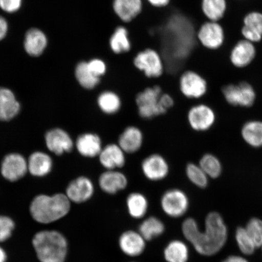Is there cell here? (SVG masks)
Listing matches in <instances>:
<instances>
[{"label": "cell", "instance_id": "obj_1", "mask_svg": "<svg viewBox=\"0 0 262 262\" xmlns=\"http://www.w3.org/2000/svg\"><path fill=\"white\" fill-rule=\"evenodd\" d=\"M182 233L198 253L211 256L224 248L228 239V229L224 219L217 212L209 213L205 229L201 231L195 219L187 218L183 222Z\"/></svg>", "mask_w": 262, "mask_h": 262}, {"label": "cell", "instance_id": "obj_2", "mask_svg": "<svg viewBox=\"0 0 262 262\" xmlns=\"http://www.w3.org/2000/svg\"><path fill=\"white\" fill-rule=\"evenodd\" d=\"M71 207V202L66 194L40 195L31 202L30 212L36 222L48 224L65 217Z\"/></svg>", "mask_w": 262, "mask_h": 262}, {"label": "cell", "instance_id": "obj_3", "mask_svg": "<svg viewBox=\"0 0 262 262\" xmlns=\"http://www.w3.org/2000/svg\"><path fill=\"white\" fill-rule=\"evenodd\" d=\"M37 257L41 262H64L68 243L64 235L56 231H42L32 240Z\"/></svg>", "mask_w": 262, "mask_h": 262}, {"label": "cell", "instance_id": "obj_4", "mask_svg": "<svg viewBox=\"0 0 262 262\" xmlns=\"http://www.w3.org/2000/svg\"><path fill=\"white\" fill-rule=\"evenodd\" d=\"M162 94L161 87L156 85L146 88L137 94V111L142 119L150 120L167 113L160 104V99Z\"/></svg>", "mask_w": 262, "mask_h": 262}, {"label": "cell", "instance_id": "obj_5", "mask_svg": "<svg viewBox=\"0 0 262 262\" xmlns=\"http://www.w3.org/2000/svg\"><path fill=\"white\" fill-rule=\"evenodd\" d=\"M160 206L162 211L168 217L179 218L188 210L189 198L182 189H169L162 195Z\"/></svg>", "mask_w": 262, "mask_h": 262}, {"label": "cell", "instance_id": "obj_6", "mask_svg": "<svg viewBox=\"0 0 262 262\" xmlns=\"http://www.w3.org/2000/svg\"><path fill=\"white\" fill-rule=\"evenodd\" d=\"M222 94L226 101L231 105L249 107L253 105L256 94L253 86L247 82L225 86Z\"/></svg>", "mask_w": 262, "mask_h": 262}, {"label": "cell", "instance_id": "obj_7", "mask_svg": "<svg viewBox=\"0 0 262 262\" xmlns=\"http://www.w3.org/2000/svg\"><path fill=\"white\" fill-rule=\"evenodd\" d=\"M180 91L189 99H200L208 91V84L205 78L194 71L185 72L179 80Z\"/></svg>", "mask_w": 262, "mask_h": 262}, {"label": "cell", "instance_id": "obj_8", "mask_svg": "<svg viewBox=\"0 0 262 262\" xmlns=\"http://www.w3.org/2000/svg\"><path fill=\"white\" fill-rule=\"evenodd\" d=\"M189 125L196 132H205L214 126L216 120L215 111L205 104H198L188 111Z\"/></svg>", "mask_w": 262, "mask_h": 262}, {"label": "cell", "instance_id": "obj_9", "mask_svg": "<svg viewBox=\"0 0 262 262\" xmlns=\"http://www.w3.org/2000/svg\"><path fill=\"white\" fill-rule=\"evenodd\" d=\"M141 170L145 178L149 181L160 182L169 176L170 167L165 157L154 153L143 160Z\"/></svg>", "mask_w": 262, "mask_h": 262}, {"label": "cell", "instance_id": "obj_10", "mask_svg": "<svg viewBox=\"0 0 262 262\" xmlns=\"http://www.w3.org/2000/svg\"><path fill=\"white\" fill-rule=\"evenodd\" d=\"M134 64L148 78H159L163 74L162 58L153 49H147L140 52L134 58Z\"/></svg>", "mask_w": 262, "mask_h": 262}, {"label": "cell", "instance_id": "obj_11", "mask_svg": "<svg viewBox=\"0 0 262 262\" xmlns=\"http://www.w3.org/2000/svg\"><path fill=\"white\" fill-rule=\"evenodd\" d=\"M95 190L96 188L93 180L87 176H80L70 183L66 195L71 202L83 204L93 198Z\"/></svg>", "mask_w": 262, "mask_h": 262}, {"label": "cell", "instance_id": "obj_12", "mask_svg": "<svg viewBox=\"0 0 262 262\" xmlns=\"http://www.w3.org/2000/svg\"><path fill=\"white\" fill-rule=\"evenodd\" d=\"M98 183L101 191L114 195L127 188L128 179L120 170H106L100 175Z\"/></svg>", "mask_w": 262, "mask_h": 262}, {"label": "cell", "instance_id": "obj_13", "mask_svg": "<svg viewBox=\"0 0 262 262\" xmlns=\"http://www.w3.org/2000/svg\"><path fill=\"white\" fill-rule=\"evenodd\" d=\"M126 155L117 143H113L103 147L98 158L105 170H120L126 165Z\"/></svg>", "mask_w": 262, "mask_h": 262}, {"label": "cell", "instance_id": "obj_14", "mask_svg": "<svg viewBox=\"0 0 262 262\" xmlns=\"http://www.w3.org/2000/svg\"><path fill=\"white\" fill-rule=\"evenodd\" d=\"M118 242L121 251L130 257L140 256L146 250V241L139 231L127 230L123 232Z\"/></svg>", "mask_w": 262, "mask_h": 262}, {"label": "cell", "instance_id": "obj_15", "mask_svg": "<svg viewBox=\"0 0 262 262\" xmlns=\"http://www.w3.org/2000/svg\"><path fill=\"white\" fill-rule=\"evenodd\" d=\"M28 170V163L20 155L11 154L6 156L2 162V173L11 182H15L26 175Z\"/></svg>", "mask_w": 262, "mask_h": 262}, {"label": "cell", "instance_id": "obj_16", "mask_svg": "<svg viewBox=\"0 0 262 262\" xmlns=\"http://www.w3.org/2000/svg\"><path fill=\"white\" fill-rule=\"evenodd\" d=\"M45 139L48 148L58 156L71 152L75 145L70 134L60 128L48 131Z\"/></svg>", "mask_w": 262, "mask_h": 262}, {"label": "cell", "instance_id": "obj_17", "mask_svg": "<svg viewBox=\"0 0 262 262\" xmlns=\"http://www.w3.org/2000/svg\"><path fill=\"white\" fill-rule=\"evenodd\" d=\"M75 146L78 153L86 158L98 157L103 148V142L98 134L85 133L81 134L75 141Z\"/></svg>", "mask_w": 262, "mask_h": 262}, {"label": "cell", "instance_id": "obj_18", "mask_svg": "<svg viewBox=\"0 0 262 262\" xmlns=\"http://www.w3.org/2000/svg\"><path fill=\"white\" fill-rule=\"evenodd\" d=\"M143 142L142 130L137 126H128L120 134L117 144L126 155H133L139 151Z\"/></svg>", "mask_w": 262, "mask_h": 262}, {"label": "cell", "instance_id": "obj_19", "mask_svg": "<svg viewBox=\"0 0 262 262\" xmlns=\"http://www.w3.org/2000/svg\"><path fill=\"white\" fill-rule=\"evenodd\" d=\"M198 38L206 48L211 49L221 47L224 40V32L220 25L216 22L206 23L200 29Z\"/></svg>", "mask_w": 262, "mask_h": 262}, {"label": "cell", "instance_id": "obj_20", "mask_svg": "<svg viewBox=\"0 0 262 262\" xmlns=\"http://www.w3.org/2000/svg\"><path fill=\"white\" fill-rule=\"evenodd\" d=\"M20 110L15 95L7 88H0V121L14 119Z\"/></svg>", "mask_w": 262, "mask_h": 262}, {"label": "cell", "instance_id": "obj_21", "mask_svg": "<svg viewBox=\"0 0 262 262\" xmlns=\"http://www.w3.org/2000/svg\"><path fill=\"white\" fill-rule=\"evenodd\" d=\"M255 49L252 42L242 40L235 45L231 54L232 63L237 68H244L250 64L255 57Z\"/></svg>", "mask_w": 262, "mask_h": 262}, {"label": "cell", "instance_id": "obj_22", "mask_svg": "<svg viewBox=\"0 0 262 262\" xmlns=\"http://www.w3.org/2000/svg\"><path fill=\"white\" fill-rule=\"evenodd\" d=\"M97 104L101 113L108 116H113L122 109V100L116 92L106 90L98 94Z\"/></svg>", "mask_w": 262, "mask_h": 262}, {"label": "cell", "instance_id": "obj_23", "mask_svg": "<svg viewBox=\"0 0 262 262\" xmlns=\"http://www.w3.org/2000/svg\"><path fill=\"white\" fill-rule=\"evenodd\" d=\"M114 11L124 22H129L138 15L142 8V0H114Z\"/></svg>", "mask_w": 262, "mask_h": 262}, {"label": "cell", "instance_id": "obj_24", "mask_svg": "<svg viewBox=\"0 0 262 262\" xmlns=\"http://www.w3.org/2000/svg\"><path fill=\"white\" fill-rule=\"evenodd\" d=\"M127 212L134 219L145 217L149 208V202L145 195L133 192L127 195L126 201Z\"/></svg>", "mask_w": 262, "mask_h": 262}, {"label": "cell", "instance_id": "obj_25", "mask_svg": "<svg viewBox=\"0 0 262 262\" xmlns=\"http://www.w3.org/2000/svg\"><path fill=\"white\" fill-rule=\"evenodd\" d=\"M242 138L249 146L254 148L262 147V122L252 120L246 122L242 127Z\"/></svg>", "mask_w": 262, "mask_h": 262}, {"label": "cell", "instance_id": "obj_26", "mask_svg": "<svg viewBox=\"0 0 262 262\" xmlns=\"http://www.w3.org/2000/svg\"><path fill=\"white\" fill-rule=\"evenodd\" d=\"M47 45V38L43 32L37 29H32L26 35L25 48L28 54L37 57L44 51Z\"/></svg>", "mask_w": 262, "mask_h": 262}, {"label": "cell", "instance_id": "obj_27", "mask_svg": "<svg viewBox=\"0 0 262 262\" xmlns=\"http://www.w3.org/2000/svg\"><path fill=\"white\" fill-rule=\"evenodd\" d=\"M189 255L188 246L177 239L170 241L164 248L163 257L166 262H188Z\"/></svg>", "mask_w": 262, "mask_h": 262}, {"label": "cell", "instance_id": "obj_28", "mask_svg": "<svg viewBox=\"0 0 262 262\" xmlns=\"http://www.w3.org/2000/svg\"><path fill=\"white\" fill-rule=\"evenodd\" d=\"M28 170L32 176L42 177L51 171L52 161L50 157L42 152H36L29 157Z\"/></svg>", "mask_w": 262, "mask_h": 262}, {"label": "cell", "instance_id": "obj_29", "mask_svg": "<svg viewBox=\"0 0 262 262\" xmlns=\"http://www.w3.org/2000/svg\"><path fill=\"white\" fill-rule=\"evenodd\" d=\"M165 229V224L159 218L150 216L141 223L138 231L146 241H150L161 236Z\"/></svg>", "mask_w": 262, "mask_h": 262}, {"label": "cell", "instance_id": "obj_30", "mask_svg": "<svg viewBox=\"0 0 262 262\" xmlns=\"http://www.w3.org/2000/svg\"><path fill=\"white\" fill-rule=\"evenodd\" d=\"M75 75L78 83L86 90L95 89L100 83L101 78L92 73L86 61H81L77 65Z\"/></svg>", "mask_w": 262, "mask_h": 262}, {"label": "cell", "instance_id": "obj_31", "mask_svg": "<svg viewBox=\"0 0 262 262\" xmlns=\"http://www.w3.org/2000/svg\"><path fill=\"white\" fill-rule=\"evenodd\" d=\"M110 45L114 53L121 54L129 51L130 42L127 29L123 26L118 27L111 36Z\"/></svg>", "mask_w": 262, "mask_h": 262}, {"label": "cell", "instance_id": "obj_32", "mask_svg": "<svg viewBox=\"0 0 262 262\" xmlns=\"http://www.w3.org/2000/svg\"><path fill=\"white\" fill-rule=\"evenodd\" d=\"M208 178L217 179L222 174L223 171L221 160L212 154H205L201 157L199 163Z\"/></svg>", "mask_w": 262, "mask_h": 262}, {"label": "cell", "instance_id": "obj_33", "mask_svg": "<svg viewBox=\"0 0 262 262\" xmlns=\"http://www.w3.org/2000/svg\"><path fill=\"white\" fill-rule=\"evenodd\" d=\"M227 8L225 0H203L202 10L211 21L216 22L224 16Z\"/></svg>", "mask_w": 262, "mask_h": 262}, {"label": "cell", "instance_id": "obj_34", "mask_svg": "<svg viewBox=\"0 0 262 262\" xmlns=\"http://www.w3.org/2000/svg\"><path fill=\"white\" fill-rule=\"evenodd\" d=\"M186 176L193 185L204 189L208 185V176L199 164L190 162L185 168Z\"/></svg>", "mask_w": 262, "mask_h": 262}, {"label": "cell", "instance_id": "obj_35", "mask_svg": "<svg viewBox=\"0 0 262 262\" xmlns=\"http://www.w3.org/2000/svg\"><path fill=\"white\" fill-rule=\"evenodd\" d=\"M235 240L238 248L245 255H250L254 254L256 247L245 228L238 227L235 232Z\"/></svg>", "mask_w": 262, "mask_h": 262}, {"label": "cell", "instance_id": "obj_36", "mask_svg": "<svg viewBox=\"0 0 262 262\" xmlns=\"http://www.w3.org/2000/svg\"><path fill=\"white\" fill-rule=\"evenodd\" d=\"M248 234L253 240L257 248L262 246V221L258 218H252L245 227Z\"/></svg>", "mask_w": 262, "mask_h": 262}, {"label": "cell", "instance_id": "obj_37", "mask_svg": "<svg viewBox=\"0 0 262 262\" xmlns=\"http://www.w3.org/2000/svg\"><path fill=\"white\" fill-rule=\"evenodd\" d=\"M15 228L14 222L7 216L0 215V242L7 241Z\"/></svg>", "mask_w": 262, "mask_h": 262}, {"label": "cell", "instance_id": "obj_38", "mask_svg": "<svg viewBox=\"0 0 262 262\" xmlns=\"http://www.w3.org/2000/svg\"><path fill=\"white\" fill-rule=\"evenodd\" d=\"M245 26L253 29L262 35V14L258 12H252L245 16Z\"/></svg>", "mask_w": 262, "mask_h": 262}, {"label": "cell", "instance_id": "obj_39", "mask_svg": "<svg viewBox=\"0 0 262 262\" xmlns=\"http://www.w3.org/2000/svg\"><path fill=\"white\" fill-rule=\"evenodd\" d=\"M88 64L92 73L97 77L101 78L106 73L107 66L101 59H92L91 60L88 62Z\"/></svg>", "mask_w": 262, "mask_h": 262}, {"label": "cell", "instance_id": "obj_40", "mask_svg": "<svg viewBox=\"0 0 262 262\" xmlns=\"http://www.w3.org/2000/svg\"><path fill=\"white\" fill-rule=\"evenodd\" d=\"M21 5V0H0V8L9 13L18 11Z\"/></svg>", "mask_w": 262, "mask_h": 262}, {"label": "cell", "instance_id": "obj_41", "mask_svg": "<svg viewBox=\"0 0 262 262\" xmlns=\"http://www.w3.org/2000/svg\"><path fill=\"white\" fill-rule=\"evenodd\" d=\"M242 34L247 40L250 42H258L261 40L262 35L247 26H244L242 29Z\"/></svg>", "mask_w": 262, "mask_h": 262}, {"label": "cell", "instance_id": "obj_42", "mask_svg": "<svg viewBox=\"0 0 262 262\" xmlns=\"http://www.w3.org/2000/svg\"><path fill=\"white\" fill-rule=\"evenodd\" d=\"M160 104L165 110L166 112L171 109L174 104V100L173 97L168 94H162L161 97H160Z\"/></svg>", "mask_w": 262, "mask_h": 262}, {"label": "cell", "instance_id": "obj_43", "mask_svg": "<svg viewBox=\"0 0 262 262\" xmlns=\"http://www.w3.org/2000/svg\"><path fill=\"white\" fill-rule=\"evenodd\" d=\"M8 31V24L6 19L0 16V40L5 37Z\"/></svg>", "mask_w": 262, "mask_h": 262}, {"label": "cell", "instance_id": "obj_44", "mask_svg": "<svg viewBox=\"0 0 262 262\" xmlns=\"http://www.w3.org/2000/svg\"><path fill=\"white\" fill-rule=\"evenodd\" d=\"M222 262H249L246 258L238 255H230Z\"/></svg>", "mask_w": 262, "mask_h": 262}, {"label": "cell", "instance_id": "obj_45", "mask_svg": "<svg viewBox=\"0 0 262 262\" xmlns=\"http://www.w3.org/2000/svg\"><path fill=\"white\" fill-rule=\"evenodd\" d=\"M147 1L156 7H164L168 5L170 0H147Z\"/></svg>", "mask_w": 262, "mask_h": 262}, {"label": "cell", "instance_id": "obj_46", "mask_svg": "<svg viewBox=\"0 0 262 262\" xmlns=\"http://www.w3.org/2000/svg\"><path fill=\"white\" fill-rule=\"evenodd\" d=\"M7 259V255L3 248L0 247V262H6Z\"/></svg>", "mask_w": 262, "mask_h": 262}, {"label": "cell", "instance_id": "obj_47", "mask_svg": "<svg viewBox=\"0 0 262 262\" xmlns=\"http://www.w3.org/2000/svg\"><path fill=\"white\" fill-rule=\"evenodd\" d=\"M129 262H137V261H129Z\"/></svg>", "mask_w": 262, "mask_h": 262}, {"label": "cell", "instance_id": "obj_48", "mask_svg": "<svg viewBox=\"0 0 262 262\" xmlns=\"http://www.w3.org/2000/svg\"><path fill=\"white\" fill-rule=\"evenodd\" d=\"M261 250H262V246H261Z\"/></svg>", "mask_w": 262, "mask_h": 262}]
</instances>
